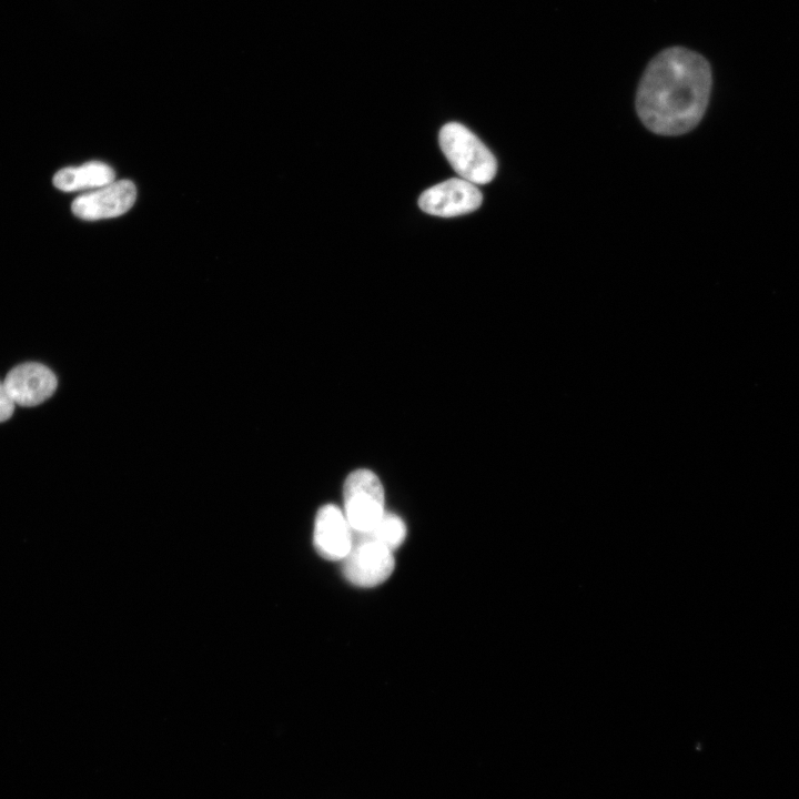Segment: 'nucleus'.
I'll return each instance as SVG.
<instances>
[{
	"instance_id": "nucleus-1",
	"label": "nucleus",
	"mask_w": 799,
	"mask_h": 799,
	"mask_svg": "<svg viewBox=\"0 0 799 799\" xmlns=\"http://www.w3.org/2000/svg\"><path fill=\"white\" fill-rule=\"evenodd\" d=\"M711 69L701 54L670 47L646 67L636 93V110L654 133L678 135L702 119L711 91Z\"/></svg>"
},
{
	"instance_id": "nucleus-2",
	"label": "nucleus",
	"mask_w": 799,
	"mask_h": 799,
	"mask_svg": "<svg viewBox=\"0 0 799 799\" xmlns=\"http://www.w3.org/2000/svg\"><path fill=\"white\" fill-rule=\"evenodd\" d=\"M439 146L455 172L473 184L490 182L497 170L496 159L466 127L449 122L438 134Z\"/></svg>"
},
{
	"instance_id": "nucleus-3",
	"label": "nucleus",
	"mask_w": 799,
	"mask_h": 799,
	"mask_svg": "<svg viewBox=\"0 0 799 799\" xmlns=\"http://www.w3.org/2000/svg\"><path fill=\"white\" fill-rule=\"evenodd\" d=\"M344 515L354 532H368L385 513L384 488L375 473L356 469L343 486Z\"/></svg>"
},
{
	"instance_id": "nucleus-4",
	"label": "nucleus",
	"mask_w": 799,
	"mask_h": 799,
	"mask_svg": "<svg viewBox=\"0 0 799 799\" xmlns=\"http://www.w3.org/2000/svg\"><path fill=\"white\" fill-rule=\"evenodd\" d=\"M395 567L393 550L364 532L353 530V545L342 559L344 577L360 587H374L385 581Z\"/></svg>"
},
{
	"instance_id": "nucleus-5",
	"label": "nucleus",
	"mask_w": 799,
	"mask_h": 799,
	"mask_svg": "<svg viewBox=\"0 0 799 799\" xmlns=\"http://www.w3.org/2000/svg\"><path fill=\"white\" fill-rule=\"evenodd\" d=\"M482 201L483 195L475 184L452 178L424 191L418 205L431 215L452 218L477 210Z\"/></svg>"
},
{
	"instance_id": "nucleus-6",
	"label": "nucleus",
	"mask_w": 799,
	"mask_h": 799,
	"mask_svg": "<svg viewBox=\"0 0 799 799\" xmlns=\"http://www.w3.org/2000/svg\"><path fill=\"white\" fill-rule=\"evenodd\" d=\"M135 199L133 182L120 180L75 198L71 210L75 216L87 221L111 219L127 213Z\"/></svg>"
},
{
	"instance_id": "nucleus-7",
	"label": "nucleus",
	"mask_w": 799,
	"mask_h": 799,
	"mask_svg": "<svg viewBox=\"0 0 799 799\" xmlns=\"http://www.w3.org/2000/svg\"><path fill=\"white\" fill-rule=\"evenodd\" d=\"M3 383L16 405L31 407L48 400L58 382L49 367L31 362L14 366Z\"/></svg>"
},
{
	"instance_id": "nucleus-8",
	"label": "nucleus",
	"mask_w": 799,
	"mask_h": 799,
	"mask_svg": "<svg viewBox=\"0 0 799 799\" xmlns=\"http://www.w3.org/2000/svg\"><path fill=\"white\" fill-rule=\"evenodd\" d=\"M313 544L318 553L328 560H342L353 545V529L344 512L334 504L322 506L314 522Z\"/></svg>"
},
{
	"instance_id": "nucleus-9",
	"label": "nucleus",
	"mask_w": 799,
	"mask_h": 799,
	"mask_svg": "<svg viewBox=\"0 0 799 799\" xmlns=\"http://www.w3.org/2000/svg\"><path fill=\"white\" fill-rule=\"evenodd\" d=\"M52 181L57 189L64 192L97 190L114 182L115 173L107 163L91 161L79 166L61 169Z\"/></svg>"
},
{
	"instance_id": "nucleus-10",
	"label": "nucleus",
	"mask_w": 799,
	"mask_h": 799,
	"mask_svg": "<svg viewBox=\"0 0 799 799\" xmlns=\"http://www.w3.org/2000/svg\"><path fill=\"white\" fill-rule=\"evenodd\" d=\"M364 533H367L390 549L395 550L403 544L406 537V526L400 516L385 510L376 525L371 530Z\"/></svg>"
},
{
	"instance_id": "nucleus-11",
	"label": "nucleus",
	"mask_w": 799,
	"mask_h": 799,
	"mask_svg": "<svg viewBox=\"0 0 799 799\" xmlns=\"http://www.w3.org/2000/svg\"><path fill=\"white\" fill-rule=\"evenodd\" d=\"M14 402L6 385L0 381V423L9 419L14 411Z\"/></svg>"
}]
</instances>
